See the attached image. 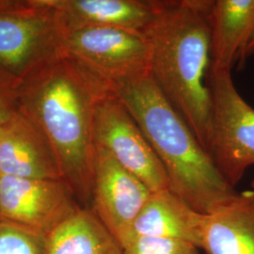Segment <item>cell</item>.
Segmentation results:
<instances>
[{
    "label": "cell",
    "mask_w": 254,
    "mask_h": 254,
    "mask_svg": "<svg viewBox=\"0 0 254 254\" xmlns=\"http://www.w3.org/2000/svg\"><path fill=\"white\" fill-rule=\"evenodd\" d=\"M60 54L109 82L149 73L150 45L144 35L118 28L62 31Z\"/></svg>",
    "instance_id": "cell-6"
},
{
    "label": "cell",
    "mask_w": 254,
    "mask_h": 254,
    "mask_svg": "<svg viewBox=\"0 0 254 254\" xmlns=\"http://www.w3.org/2000/svg\"><path fill=\"white\" fill-rule=\"evenodd\" d=\"M210 71L242 67L246 47L254 30V0H216L209 12Z\"/></svg>",
    "instance_id": "cell-12"
},
{
    "label": "cell",
    "mask_w": 254,
    "mask_h": 254,
    "mask_svg": "<svg viewBox=\"0 0 254 254\" xmlns=\"http://www.w3.org/2000/svg\"><path fill=\"white\" fill-rule=\"evenodd\" d=\"M82 206L64 179L0 176V219L49 236Z\"/></svg>",
    "instance_id": "cell-8"
},
{
    "label": "cell",
    "mask_w": 254,
    "mask_h": 254,
    "mask_svg": "<svg viewBox=\"0 0 254 254\" xmlns=\"http://www.w3.org/2000/svg\"><path fill=\"white\" fill-rule=\"evenodd\" d=\"M204 218L172 190L155 191L137 216L133 236L181 240L201 250Z\"/></svg>",
    "instance_id": "cell-13"
},
{
    "label": "cell",
    "mask_w": 254,
    "mask_h": 254,
    "mask_svg": "<svg viewBox=\"0 0 254 254\" xmlns=\"http://www.w3.org/2000/svg\"><path fill=\"white\" fill-rule=\"evenodd\" d=\"M0 254H47V237L0 219Z\"/></svg>",
    "instance_id": "cell-16"
},
{
    "label": "cell",
    "mask_w": 254,
    "mask_h": 254,
    "mask_svg": "<svg viewBox=\"0 0 254 254\" xmlns=\"http://www.w3.org/2000/svg\"><path fill=\"white\" fill-rule=\"evenodd\" d=\"M163 1L46 0L62 31L90 27L118 28L145 36Z\"/></svg>",
    "instance_id": "cell-10"
},
{
    "label": "cell",
    "mask_w": 254,
    "mask_h": 254,
    "mask_svg": "<svg viewBox=\"0 0 254 254\" xmlns=\"http://www.w3.org/2000/svg\"><path fill=\"white\" fill-rule=\"evenodd\" d=\"M213 1H163L146 31L149 74L209 153L212 99L209 12Z\"/></svg>",
    "instance_id": "cell-2"
},
{
    "label": "cell",
    "mask_w": 254,
    "mask_h": 254,
    "mask_svg": "<svg viewBox=\"0 0 254 254\" xmlns=\"http://www.w3.org/2000/svg\"><path fill=\"white\" fill-rule=\"evenodd\" d=\"M94 141L152 192L171 190L163 165L136 120L111 89L96 109Z\"/></svg>",
    "instance_id": "cell-7"
},
{
    "label": "cell",
    "mask_w": 254,
    "mask_h": 254,
    "mask_svg": "<svg viewBox=\"0 0 254 254\" xmlns=\"http://www.w3.org/2000/svg\"><path fill=\"white\" fill-rule=\"evenodd\" d=\"M125 254H201L200 248L176 239L134 235L124 246Z\"/></svg>",
    "instance_id": "cell-17"
},
{
    "label": "cell",
    "mask_w": 254,
    "mask_h": 254,
    "mask_svg": "<svg viewBox=\"0 0 254 254\" xmlns=\"http://www.w3.org/2000/svg\"><path fill=\"white\" fill-rule=\"evenodd\" d=\"M0 176L63 179L45 136L18 110L0 128Z\"/></svg>",
    "instance_id": "cell-11"
},
{
    "label": "cell",
    "mask_w": 254,
    "mask_h": 254,
    "mask_svg": "<svg viewBox=\"0 0 254 254\" xmlns=\"http://www.w3.org/2000/svg\"><path fill=\"white\" fill-rule=\"evenodd\" d=\"M253 54H254V32H253V35H252L251 39H250V42H249L248 46L246 47L243 62L245 63L246 60H247L249 57H251Z\"/></svg>",
    "instance_id": "cell-19"
},
{
    "label": "cell",
    "mask_w": 254,
    "mask_h": 254,
    "mask_svg": "<svg viewBox=\"0 0 254 254\" xmlns=\"http://www.w3.org/2000/svg\"><path fill=\"white\" fill-rule=\"evenodd\" d=\"M212 131L209 154L219 173L236 189L254 165V109L236 90L231 71H209Z\"/></svg>",
    "instance_id": "cell-5"
},
{
    "label": "cell",
    "mask_w": 254,
    "mask_h": 254,
    "mask_svg": "<svg viewBox=\"0 0 254 254\" xmlns=\"http://www.w3.org/2000/svg\"><path fill=\"white\" fill-rule=\"evenodd\" d=\"M62 30L46 0H0V72L23 79L60 54Z\"/></svg>",
    "instance_id": "cell-4"
},
{
    "label": "cell",
    "mask_w": 254,
    "mask_h": 254,
    "mask_svg": "<svg viewBox=\"0 0 254 254\" xmlns=\"http://www.w3.org/2000/svg\"><path fill=\"white\" fill-rule=\"evenodd\" d=\"M109 85L141 128L175 194L203 215L211 214L236 195V189L219 173L212 156L149 73Z\"/></svg>",
    "instance_id": "cell-3"
},
{
    "label": "cell",
    "mask_w": 254,
    "mask_h": 254,
    "mask_svg": "<svg viewBox=\"0 0 254 254\" xmlns=\"http://www.w3.org/2000/svg\"><path fill=\"white\" fill-rule=\"evenodd\" d=\"M13 80L0 72V128L17 110L13 93Z\"/></svg>",
    "instance_id": "cell-18"
},
{
    "label": "cell",
    "mask_w": 254,
    "mask_h": 254,
    "mask_svg": "<svg viewBox=\"0 0 254 254\" xmlns=\"http://www.w3.org/2000/svg\"><path fill=\"white\" fill-rule=\"evenodd\" d=\"M201 250L206 254H254V190L237 192L205 215Z\"/></svg>",
    "instance_id": "cell-14"
},
{
    "label": "cell",
    "mask_w": 254,
    "mask_h": 254,
    "mask_svg": "<svg viewBox=\"0 0 254 254\" xmlns=\"http://www.w3.org/2000/svg\"><path fill=\"white\" fill-rule=\"evenodd\" d=\"M109 91L108 80L62 54L13 84L17 110L45 136L82 207H91L95 113Z\"/></svg>",
    "instance_id": "cell-1"
},
{
    "label": "cell",
    "mask_w": 254,
    "mask_h": 254,
    "mask_svg": "<svg viewBox=\"0 0 254 254\" xmlns=\"http://www.w3.org/2000/svg\"><path fill=\"white\" fill-rule=\"evenodd\" d=\"M152 191L107 150L95 145L91 208L124 248Z\"/></svg>",
    "instance_id": "cell-9"
},
{
    "label": "cell",
    "mask_w": 254,
    "mask_h": 254,
    "mask_svg": "<svg viewBox=\"0 0 254 254\" xmlns=\"http://www.w3.org/2000/svg\"><path fill=\"white\" fill-rule=\"evenodd\" d=\"M47 254H125L91 207H81L47 236Z\"/></svg>",
    "instance_id": "cell-15"
}]
</instances>
